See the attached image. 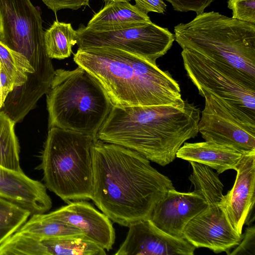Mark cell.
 Returning a JSON list of instances; mask_svg holds the SVG:
<instances>
[{
	"mask_svg": "<svg viewBox=\"0 0 255 255\" xmlns=\"http://www.w3.org/2000/svg\"><path fill=\"white\" fill-rule=\"evenodd\" d=\"M116 255H193L196 248L184 239L166 233L150 219L129 225Z\"/></svg>",
	"mask_w": 255,
	"mask_h": 255,
	"instance_id": "12",
	"label": "cell"
},
{
	"mask_svg": "<svg viewBox=\"0 0 255 255\" xmlns=\"http://www.w3.org/2000/svg\"><path fill=\"white\" fill-rule=\"evenodd\" d=\"M44 38L48 56L64 59L71 56L72 47L76 44V30L71 23L57 20L44 31Z\"/></svg>",
	"mask_w": 255,
	"mask_h": 255,
	"instance_id": "20",
	"label": "cell"
},
{
	"mask_svg": "<svg viewBox=\"0 0 255 255\" xmlns=\"http://www.w3.org/2000/svg\"><path fill=\"white\" fill-rule=\"evenodd\" d=\"M31 215L26 209L0 197V245L18 231Z\"/></svg>",
	"mask_w": 255,
	"mask_h": 255,
	"instance_id": "23",
	"label": "cell"
},
{
	"mask_svg": "<svg viewBox=\"0 0 255 255\" xmlns=\"http://www.w3.org/2000/svg\"><path fill=\"white\" fill-rule=\"evenodd\" d=\"M54 13L63 9L76 10L89 5L90 0H41Z\"/></svg>",
	"mask_w": 255,
	"mask_h": 255,
	"instance_id": "28",
	"label": "cell"
},
{
	"mask_svg": "<svg viewBox=\"0 0 255 255\" xmlns=\"http://www.w3.org/2000/svg\"><path fill=\"white\" fill-rule=\"evenodd\" d=\"M232 18L255 24V0H229Z\"/></svg>",
	"mask_w": 255,
	"mask_h": 255,
	"instance_id": "25",
	"label": "cell"
},
{
	"mask_svg": "<svg viewBox=\"0 0 255 255\" xmlns=\"http://www.w3.org/2000/svg\"><path fill=\"white\" fill-rule=\"evenodd\" d=\"M207 206L205 199L194 190L181 192L173 188L156 204L149 219L166 233L184 239L187 225Z\"/></svg>",
	"mask_w": 255,
	"mask_h": 255,
	"instance_id": "13",
	"label": "cell"
},
{
	"mask_svg": "<svg viewBox=\"0 0 255 255\" xmlns=\"http://www.w3.org/2000/svg\"><path fill=\"white\" fill-rule=\"evenodd\" d=\"M200 118V109L187 101L179 106H113L97 138L164 166L185 141L197 135Z\"/></svg>",
	"mask_w": 255,
	"mask_h": 255,
	"instance_id": "2",
	"label": "cell"
},
{
	"mask_svg": "<svg viewBox=\"0 0 255 255\" xmlns=\"http://www.w3.org/2000/svg\"><path fill=\"white\" fill-rule=\"evenodd\" d=\"M16 123L0 111V167L20 172L19 145L14 131Z\"/></svg>",
	"mask_w": 255,
	"mask_h": 255,
	"instance_id": "21",
	"label": "cell"
},
{
	"mask_svg": "<svg viewBox=\"0 0 255 255\" xmlns=\"http://www.w3.org/2000/svg\"><path fill=\"white\" fill-rule=\"evenodd\" d=\"M46 214L78 229L105 250L112 249L116 235L112 221L85 200L71 201Z\"/></svg>",
	"mask_w": 255,
	"mask_h": 255,
	"instance_id": "15",
	"label": "cell"
},
{
	"mask_svg": "<svg viewBox=\"0 0 255 255\" xmlns=\"http://www.w3.org/2000/svg\"><path fill=\"white\" fill-rule=\"evenodd\" d=\"M15 255H105L106 250L84 234L42 238L17 232L11 240Z\"/></svg>",
	"mask_w": 255,
	"mask_h": 255,
	"instance_id": "16",
	"label": "cell"
},
{
	"mask_svg": "<svg viewBox=\"0 0 255 255\" xmlns=\"http://www.w3.org/2000/svg\"><path fill=\"white\" fill-rule=\"evenodd\" d=\"M204 97L198 130L205 140L230 146L243 154L255 151V127L240 122L214 96Z\"/></svg>",
	"mask_w": 255,
	"mask_h": 255,
	"instance_id": "11",
	"label": "cell"
},
{
	"mask_svg": "<svg viewBox=\"0 0 255 255\" xmlns=\"http://www.w3.org/2000/svg\"><path fill=\"white\" fill-rule=\"evenodd\" d=\"M187 74L202 97L219 99L240 122L255 127V80L188 49L181 52Z\"/></svg>",
	"mask_w": 255,
	"mask_h": 255,
	"instance_id": "7",
	"label": "cell"
},
{
	"mask_svg": "<svg viewBox=\"0 0 255 255\" xmlns=\"http://www.w3.org/2000/svg\"><path fill=\"white\" fill-rule=\"evenodd\" d=\"M18 231L42 238L83 234L75 227L48 217L46 213L31 215Z\"/></svg>",
	"mask_w": 255,
	"mask_h": 255,
	"instance_id": "22",
	"label": "cell"
},
{
	"mask_svg": "<svg viewBox=\"0 0 255 255\" xmlns=\"http://www.w3.org/2000/svg\"><path fill=\"white\" fill-rule=\"evenodd\" d=\"M15 87L14 81L0 64V111L3 107L8 95Z\"/></svg>",
	"mask_w": 255,
	"mask_h": 255,
	"instance_id": "29",
	"label": "cell"
},
{
	"mask_svg": "<svg viewBox=\"0 0 255 255\" xmlns=\"http://www.w3.org/2000/svg\"><path fill=\"white\" fill-rule=\"evenodd\" d=\"M97 138L56 127L48 129L38 167L47 189L67 203L91 199V147Z\"/></svg>",
	"mask_w": 255,
	"mask_h": 255,
	"instance_id": "6",
	"label": "cell"
},
{
	"mask_svg": "<svg viewBox=\"0 0 255 255\" xmlns=\"http://www.w3.org/2000/svg\"><path fill=\"white\" fill-rule=\"evenodd\" d=\"M0 64L14 81V88L22 85L27 76L34 73V69L25 56L10 49L0 41Z\"/></svg>",
	"mask_w": 255,
	"mask_h": 255,
	"instance_id": "24",
	"label": "cell"
},
{
	"mask_svg": "<svg viewBox=\"0 0 255 255\" xmlns=\"http://www.w3.org/2000/svg\"><path fill=\"white\" fill-rule=\"evenodd\" d=\"M42 22L39 9L30 0H0V41L25 56L39 76L53 69Z\"/></svg>",
	"mask_w": 255,
	"mask_h": 255,
	"instance_id": "9",
	"label": "cell"
},
{
	"mask_svg": "<svg viewBox=\"0 0 255 255\" xmlns=\"http://www.w3.org/2000/svg\"><path fill=\"white\" fill-rule=\"evenodd\" d=\"M232 252L228 255H255V227L254 226L249 227L243 235V238L240 243L234 248Z\"/></svg>",
	"mask_w": 255,
	"mask_h": 255,
	"instance_id": "27",
	"label": "cell"
},
{
	"mask_svg": "<svg viewBox=\"0 0 255 255\" xmlns=\"http://www.w3.org/2000/svg\"><path fill=\"white\" fill-rule=\"evenodd\" d=\"M175 40L255 80V25L218 12L197 14L174 27Z\"/></svg>",
	"mask_w": 255,
	"mask_h": 255,
	"instance_id": "4",
	"label": "cell"
},
{
	"mask_svg": "<svg viewBox=\"0 0 255 255\" xmlns=\"http://www.w3.org/2000/svg\"><path fill=\"white\" fill-rule=\"evenodd\" d=\"M147 14L129 1L108 0L94 15L87 27L96 30H108L138 26L151 22Z\"/></svg>",
	"mask_w": 255,
	"mask_h": 255,
	"instance_id": "19",
	"label": "cell"
},
{
	"mask_svg": "<svg viewBox=\"0 0 255 255\" xmlns=\"http://www.w3.org/2000/svg\"><path fill=\"white\" fill-rule=\"evenodd\" d=\"M73 60L97 79L113 106H179L185 103L179 84L168 71L132 53L111 47L78 48Z\"/></svg>",
	"mask_w": 255,
	"mask_h": 255,
	"instance_id": "3",
	"label": "cell"
},
{
	"mask_svg": "<svg viewBox=\"0 0 255 255\" xmlns=\"http://www.w3.org/2000/svg\"><path fill=\"white\" fill-rule=\"evenodd\" d=\"M189 162L192 173L189 179L207 206L187 225L183 238L196 248H205L215 253L228 254L240 243L243 235L234 230L219 205L224 195V186L212 168L195 162Z\"/></svg>",
	"mask_w": 255,
	"mask_h": 255,
	"instance_id": "8",
	"label": "cell"
},
{
	"mask_svg": "<svg viewBox=\"0 0 255 255\" xmlns=\"http://www.w3.org/2000/svg\"><path fill=\"white\" fill-rule=\"evenodd\" d=\"M76 40L78 48H119L156 63L171 47L175 37L168 28L151 22L108 30H96L81 25L76 30Z\"/></svg>",
	"mask_w": 255,
	"mask_h": 255,
	"instance_id": "10",
	"label": "cell"
},
{
	"mask_svg": "<svg viewBox=\"0 0 255 255\" xmlns=\"http://www.w3.org/2000/svg\"><path fill=\"white\" fill-rule=\"evenodd\" d=\"M179 12L192 11L197 14L202 13L215 0H165Z\"/></svg>",
	"mask_w": 255,
	"mask_h": 255,
	"instance_id": "26",
	"label": "cell"
},
{
	"mask_svg": "<svg viewBox=\"0 0 255 255\" xmlns=\"http://www.w3.org/2000/svg\"><path fill=\"white\" fill-rule=\"evenodd\" d=\"M106 1L112 0V1H130V0H105Z\"/></svg>",
	"mask_w": 255,
	"mask_h": 255,
	"instance_id": "31",
	"label": "cell"
},
{
	"mask_svg": "<svg viewBox=\"0 0 255 255\" xmlns=\"http://www.w3.org/2000/svg\"><path fill=\"white\" fill-rule=\"evenodd\" d=\"M91 200L112 221L128 227L149 219L156 204L175 188L138 152L98 138L91 147Z\"/></svg>",
	"mask_w": 255,
	"mask_h": 255,
	"instance_id": "1",
	"label": "cell"
},
{
	"mask_svg": "<svg viewBox=\"0 0 255 255\" xmlns=\"http://www.w3.org/2000/svg\"><path fill=\"white\" fill-rule=\"evenodd\" d=\"M0 197L26 209L31 215L45 213L52 205L44 184L30 178L23 171L1 167Z\"/></svg>",
	"mask_w": 255,
	"mask_h": 255,
	"instance_id": "17",
	"label": "cell"
},
{
	"mask_svg": "<svg viewBox=\"0 0 255 255\" xmlns=\"http://www.w3.org/2000/svg\"><path fill=\"white\" fill-rule=\"evenodd\" d=\"M46 103L48 129L56 127L96 138L113 107L100 83L79 66L55 70Z\"/></svg>",
	"mask_w": 255,
	"mask_h": 255,
	"instance_id": "5",
	"label": "cell"
},
{
	"mask_svg": "<svg viewBox=\"0 0 255 255\" xmlns=\"http://www.w3.org/2000/svg\"><path fill=\"white\" fill-rule=\"evenodd\" d=\"M237 176L232 188L219 203L234 230L242 234L255 202V151L244 153L237 164Z\"/></svg>",
	"mask_w": 255,
	"mask_h": 255,
	"instance_id": "14",
	"label": "cell"
},
{
	"mask_svg": "<svg viewBox=\"0 0 255 255\" xmlns=\"http://www.w3.org/2000/svg\"><path fill=\"white\" fill-rule=\"evenodd\" d=\"M243 153L230 146L210 141L184 142L176 153V157L208 166L218 174L235 170Z\"/></svg>",
	"mask_w": 255,
	"mask_h": 255,
	"instance_id": "18",
	"label": "cell"
},
{
	"mask_svg": "<svg viewBox=\"0 0 255 255\" xmlns=\"http://www.w3.org/2000/svg\"><path fill=\"white\" fill-rule=\"evenodd\" d=\"M135 5L142 12L164 13L167 5L164 0H134Z\"/></svg>",
	"mask_w": 255,
	"mask_h": 255,
	"instance_id": "30",
	"label": "cell"
}]
</instances>
